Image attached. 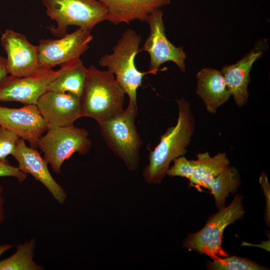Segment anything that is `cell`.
Wrapping results in <instances>:
<instances>
[{"mask_svg":"<svg viewBox=\"0 0 270 270\" xmlns=\"http://www.w3.org/2000/svg\"><path fill=\"white\" fill-rule=\"evenodd\" d=\"M178 114L176 124L168 128L160 142L150 152L148 164L142 176L150 184H160L167 174L170 162L186 152L195 126L190 103L184 98L176 100Z\"/></svg>","mask_w":270,"mask_h":270,"instance_id":"cell-1","label":"cell"},{"mask_svg":"<svg viewBox=\"0 0 270 270\" xmlns=\"http://www.w3.org/2000/svg\"><path fill=\"white\" fill-rule=\"evenodd\" d=\"M125 94L112 73L90 66L80 96L81 118L99 122L112 117L124 110Z\"/></svg>","mask_w":270,"mask_h":270,"instance_id":"cell-2","label":"cell"},{"mask_svg":"<svg viewBox=\"0 0 270 270\" xmlns=\"http://www.w3.org/2000/svg\"><path fill=\"white\" fill-rule=\"evenodd\" d=\"M137 105L128 102L126 108L107 120L98 122L109 148L132 171L140 164V149L142 141L136 126Z\"/></svg>","mask_w":270,"mask_h":270,"instance_id":"cell-3","label":"cell"},{"mask_svg":"<svg viewBox=\"0 0 270 270\" xmlns=\"http://www.w3.org/2000/svg\"><path fill=\"white\" fill-rule=\"evenodd\" d=\"M142 38L134 30L127 28L114 46L112 52L102 56L98 64L114 74L129 102L137 105L136 92L144 76L148 72H140L135 65L134 60L140 52Z\"/></svg>","mask_w":270,"mask_h":270,"instance_id":"cell-4","label":"cell"},{"mask_svg":"<svg viewBox=\"0 0 270 270\" xmlns=\"http://www.w3.org/2000/svg\"><path fill=\"white\" fill-rule=\"evenodd\" d=\"M243 196L237 194L228 206L208 218L204 226L199 231L189 234L184 239L183 247L214 259L228 254L222 248V238L225 228L240 219L245 211L242 204Z\"/></svg>","mask_w":270,"mask_h":270,"instance_id":"cell-5","label":"cell"},{"mask_svg":"<svg viewBox=\"0 0 270 270\" xmlns=\"http://www.w3.org/2000/svg\"><path fill=\"white\" fill-rule=\"evenodd\" d=\"M48 16L56 22L49 28L52 35L61 38L68 26L88 30L106 20V10L98 0H42Z\"/></svg>","mask_w":270,"mask_h":270,"instance_id":"cell-6","label":"cell"},{"mask_svg":"<svg viewBox=\"0 0 270 270\" xmlns=\"http://www.w3.org/2000/svg\"><path fill=\"white\" fill-rule=\"evenodd\" d=\"M92 146L88 133L74 124L48 129L37 142L44 158L56 174L60 172L63 162L74 153H87Z\"/></svg>","mask_w":270,"mask_h":270,"instance_id":"cell-7","label":"cell"},{"mask_svg":"<svg viewBox=\"0 0 270 270\" xmlns=\"http://www.w3.org/2000/svg\"><path fill=\"white\" fill-rule=\"evenodd\" d=\"M80 59L63 64L56 70L39 68L25 76H6L0 81V102H18L24 104H36L40 96L47 91L48 85Z\"/></svg>","mask_w":270,"mask_h":270,"instance_id":"cell-8","label":"cell"},{"mask_svg":"<svg viewBox=\"0 0 270 270\" xmlns=\"http://www.w3.org/2000/svg\"><path fill=\"white\" fill-rule=\"evenodd\" d=\"M163 12L160 8L150 13L146 18L150 29V34L140 51L146 52L150 57L148 74L156 75L162 64L171 61L182 72L186 70V53L182 46H176L168 39L166 34Z\"/></svg>","mask_w":270,"mask_h":270,"instance_id":"cell-9","label":"cell"},{"mask_svg":"<svg viewBox=\"0 0 270 270\" xmlns=\"http://www.w3.org/2000/svg\"><path fill=\"white\" fill-rule=\"evenodd\" d=\"M92 30L78 28L58 39H41L38 46L40 68L52 69L80 58L93 39Z\"/></svg>","mask_w":270,"mask_h":270,"instance_id":"cell-10","label":"cell"},{"mask_svg":"<svg viewBox=\"0 0 270 270\" xmlns=\"http://www.w3.org/2000/svg\"><path fill=\"white\" fill-rule=\"evenodd\" d=\"M0 40L7 56L8 74L25 76L40 68L38 46L30 43L24 35L8 29L2 34Z\"/></svg>","mask_w":270,"mask_h":270,"instance_id":"cell-11","label":"cell"},{"mask_svg":"<svg viewBox=\"0 0 270 270\" xmlns=\"http://www.w3.org/2000/svg\"><path fill=\"white\" fill-rule=\"evenodd\" d=\"M36 106L48 129L73 124L81 118L80 98L70 92L46 91Z\"/></svg>","mask_w":270,"mask_h":270,"instance_id":"cell-12","label":"cell"},{"mask_svg":"<svg viewBox=\"0 0 270 270\" xmlns=\"http://www.w3.org/2000/svg\"><path fill=\"white\" fill-rule=\"evenodd\" d=\"M0 126L37 147L41 136L48 130L46 122L36 104H24L20 108L0 106Z\"/></svg>","mask_w":270,"mask_h":270,"instance_id":"cell-13","label":"cell"},{"mask_svg":"<svg viewBox=\"0 0 270 270\" xmlns=\"http://www.w3.org/2000/svg\"><path fill=\"white\" fill-rule=\"evenodd\" d=\"M267 48L266 40L258 41L252 49L236 64L224 66L220 70L229 92L239 107L244 105L248 98V87L253 64Z\"/></svg>","mask_w":270,"mask_h":270,"instance_id":"cell-14","label":"cell"},{"mask_svg":"<svg viewBox=\"0 0 270 270\" xmlns=\"http://www.w3.org/2000/svg\"><path fill=\"white\" fill-rule=\"evenodd\" d=\"M12 156L22 172L40 182L60 204L64 202L66 198L65 191L52 178L48 162L35 148L27 146L25 140L20 138Z\"/></svg>","mask_w":270,"mask_h":270,"instance_id":"cell-15","label":"cell"},{"mask_svg":"<svg viewBox=\"0 0 270 270\" xmlns=\"http://www.w3.org/2000/svg\"><path fill=\"white\" fill-rule=\"evenodd\" d=\"M106 8V20L118 25L138 20L144 21L153 11L171 0H98Z\"/></svg>","mask_w":270,"mask_h":270,"instance_id":"cell-16","label":"cell"},{"mask_svg":"<svg viewBox=\"0 0 270 270\" xmlns=\"http://www.w3.org/2000/svg\"><path fill=\"white\" fill-rule=\"evenodd\" d=\"M196 94L204 102L207 111L215 114L231 96L221 71L204 68L196 74Z\"/></svg>","mask_w":270,"mask_h":270,"instance_id":"cell-17","label":"cell"},{"mask_svg":"<svg viewBox=\"0 0 270 270\" xmlns=\"http://www.w3.org/2000/svg\"><path fill=\"white\" fill-rule=\"evenodd\" d=\"M196 156L197 166L188 178L189 185L200 190V187L209 190L212 180L229 166L228 158L224 152L211 156L206 152L198 154Z\"/></svg>","mask_w":270,"mask_h":270,"instance_id":"cell-18","label":"cell"},{"mask_svg":"<svg viewBox=\"0 0 270 270\" xmlns=\"http://www.w3.org/2000/svg\"><path fill=\"white\" fill-rule=\"evenodd\" d=\"M86 68L80 59L72 68L53 80L47 91L68 92L81 96L86 78Z\"/></svg>","mask_w":270,"mask_h":270,"instance_id":"cell-19","label":"cell"},{"mask_svg":"<svg viewBox=\"0 0 270 270\" xmlns=\"http://www.w3.org/2000/svg\"><path fill=\"white\" fill-rule=\"evenodd\" d=\"M240 184V174L235 167L228 166L218 174L212 181L209 189L214 196L216 206L219 208L225 206L226 198Z\"/></svg>","mask_w":270,"mask_h":270,"instance_id":"cell-20","label":"cell"},{"mask_svg":"<svg viewBox=\"0 0 270 270\" xmlns=\"http://www.w3.org/2000/svg\"><path fill=\"white\" fill-rule=\"evenodd\" d=\"M35 241L34 240L20 244L16 252L0 261V270H40L42 267L34 260Z\"/></svg>","mask_w":270,"mask_h":270,"instance_id":"cell-21","label":"cell"},{"mask_svg":"<svg viewBox=\"0 0 270 270\" xmlns=\"http://www.w3.org/2000/svg\"><path fill=\"white\" fill-rule=\"evenodd\" d=\"M208 261V269L212 270H268L246 258L236 256L217 257Z\"/></svg>","mask_w":270,"mask_h":270,"instance_id":"cell-22","label":"cell"},{"mask_svg":"<svg viewBox=\"0 0 270 270\" xmlns=\"http://www.w3.org/2000/svg\"><path fill=\"white\" fill-rule=\"evenodd\" d=\"M174 164L169 168L166 174L170 176H181L189 178L196 166V160H188L184 156L174 158Z\"/></svg>","mask_w":270,"mask_h":270,"instance_id":"cell-23","label":"cell"},{"mask_svg":"<svg viewBox=\"0 0 270 270\" xmlns=\"http://www.w3.org/2000/svg\"><path fill=\"white\" fill-rule=\"evenodd\" d=\"M19 139L16 134L0 126V160L12 155Z\"/></svg>","mask_w":270,"mask_h":270,"instance_id":"cell-24","label":"cell"},{"mask_svg":"<svg viewBox=\"0 0 270 270\" xmlns=\"http://www.w3.org/2000/svg\"><path fill=\"white\" fill-rule=\"evenodd\" d=\"M2 176H12L22 181L26 178V174L22 172L18 167L10 164L5 159L0 160V177Z\"/></svg>","mask_w":270,"mask_h":270,"instance_id":"cell-25","label":"cell"},{"mask_svg":"<svg viewBox=\"0 0 270 270\" xmlns=\"http://www.w3.org/2000/svg\"><path fill=\"white\" fill-rule=\"evenodd\" d=\"M260 184L263 190L264 194L266 198V208L265 212V220L266 224L270 226V184L266 174L263 172L260 177Z\"/></svg>","mask_w":270,"mask_h":270,"instance_id":"cell-26","label":"cell"},{"mask_svg":"<svg viewBox=\"0 0 270 270\" xmlns=\"http://www.w3.org/2000/svg\"><path fill=\"white\" fill-rule=\"evenodd\" d=\"M8 74L6 58L0 56V81Z\"/></svg>","mask_w":270,"mask_h":270,"instance_id":"cell-27","label":"cell"},{"mask_svg":"<svg viewBox=\"0 0 270 270\" xmlns=\"http://www.w3.org/2000/svg\"><path fill=\"white\" fill-rule=\"evenodd\" d=\"M2 188L0 186V224L2 223L4 218V199L2 196Z\"/></svg>","mask_w":270,"mask_h":270,"instance_id":"cell-28","label":"cell"},{"mask_svg":"<svg viewBox=\"0 0 270 270\" xmlns=\"http://www.w3.org/2000/svg\"><path fill=\"white\" fill-rule=\"evenodd\" d=\"M13 246L12 244H6L3 245H0V256L5 252L12 248Z\"/></svg>","mask_w":270,"mask_h":270,"instance_id":"cell-29","label":"cell"}]
</instances>
